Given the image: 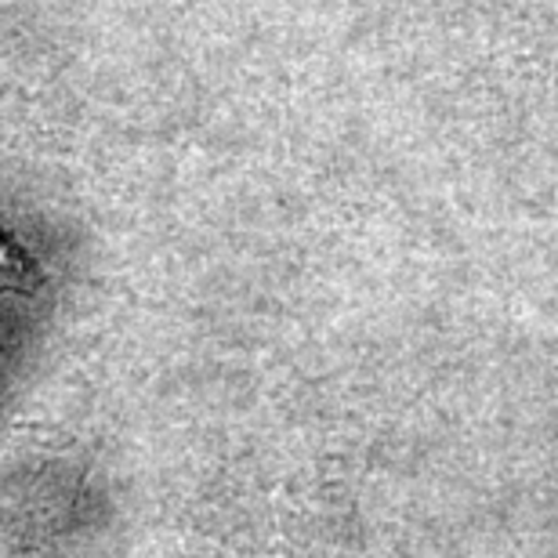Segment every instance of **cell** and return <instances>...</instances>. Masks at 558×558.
<instances>
[{
  "label": "cell",
  "instance_id": "6da1fadb",
  "mask_svg": "<svg viewBox=\"0 0 558 558\" xmlns=\"http://www.w3.org/2000/svg\"><path fill=\"white\" fill-rule=\"evenodd\" d=\"M40 287V272L26 251L19 247L8 232H0V290H15V294H33Z\"/></svg>",
  "mask_w": 558,
  "mask_h": 558
}]
</instances>
